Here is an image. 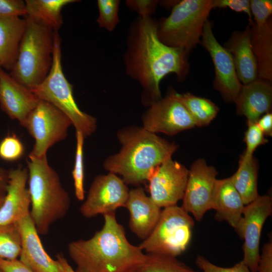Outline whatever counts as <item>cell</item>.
I'll use <instances>...</instances> for the list:
<instances>
[{"label": "cell", "instance_id": "obj_1", "mask_svg": "<svg viewBox=\"0 0 272 272\" xmlns=\"http://www.w3.org/2000/svg\"><path fill=\"white\" fill-rule=\"evenodd\" d=\"M157 29L158 20L152 16L133 19L123 58L126 75L141 86L142 102L148 107L162 97L160 85L166 76L173 74L182 82L190 71V53L163 43Z\"/></svg>", "mask_w": 272, "mask_h": 272}, {"label": "cell", "instance_id": "obj_2", "mask_svg": "<svg viewBox=\"0 0 272 272\" xmlns=\"http://www.w3.org/2000/svg\"><path fill=\"white\" fill-rule=\"evenodd\" d=\"M102 229L87 240L68 245L69 254L76 272H131L145 259L146 254L128 241L115 212L103 215Z\"/></svg>", "mask_w": 272, "mask_h": 272}, {"label": "cell", "instance_id": "obj_3", "mask_svg": "<svg viewBox=\"0 0 272 272\" xmlns=\"http://www.w3.org/2000/svg\"><path fill=\"white\" fill-rule=\"evenodd\" d=\"M121 145L119 152L109 156L104 168L122 177L127 185L140 186L148 181L154 170L171 158L178 145L151 132L143 127L130 126L117 133Z\"/></svg>", "mask_w": 272, "mask_h": 272}, {"label": "cell", "instance_id": "obj_4", "mask_svg": "<svg viewBox=\"0 0 272 272\" xmlns=\"http://www.w3.org/2000/svg\"><path fill=\"white\" fill-rule=\"evenodd\" d=\"M28 159L30 216L39 235H46L51 225L66 215L71 200L47 156L28 155Z\"/></svg>", "mask_w": 272, "mask_h": 272}, {"label": "cell", "instance_id": "obj_5", "mask_svg": "<svg viewBox=\"0 0 272 272\" xmlns=\"http://www.w3.org/2000/svg\"><path fill=\"white\" fill-rule=\"evenodd\" d=\"M18 56L9 73L32 90L46 78L53 60L54 31L27 16Z\"/></svg>", "mask_w": 272, "mask_h": 272}, {"label": "cell", "instance_id": "obj_6", "mask_svg": "<svg viewBox=\"0 0 272 272\" xmlns=\"http://www.w3.org/2000/svg\"><path fill=\"white\" fill-rule=\"evenodd\" d=\"M73 86L67 81L61 64V39L54 32L52 64L46 78L32 91L39 100L49 102L71 121L76 131L84 137L91 135L97 128L96 118L82 111L73 95Z\"/></svg>", "mask_w": 272, "mask_h": 272}, {"label": "cell", "instance_id": "obj_7", "mask_svg": "<svg viewBox=\"0 0 272 272\" xmlns=\"http://www.w3.org/2000/svg\"><path fill=\"white\" fill-rule=\"evenodd\" d=\"M213 0H182L158 20V36L166 45L190 53L198 44L213 9Z\"/></svg>", "mask_w": 272, "mask_h": 272}, {"label": "cell", "instance_id": "obj_8", "mask_svg": "<svg viewBox=\"0 0 272 272\" xmlns=\"http://www.w3.org/2000/svg\"><path fill=\"white\" fill-rule=\"evenodd\" d=\"M194 225L192 218L181 207L164 208L154 229L139 246L147 253L176 257L189 245Z\"/></svg>", "mask_w": 272, "mask_h": 272}, {"label": "cell", "instance_id": "obj_9", "mask_svg": "<svg viewBox=\"0 0 272 272\" xmlns=\"http://www.w3.org/2000/svg\"><path fill=\"white\" fill-rule=\"evenodd\" d=\"M72 125L70 119L58 109L40 100L22 125L35 140L29 155L35 157L47 156L49 149L67 137Z\"/></svg>", "mask_w": 272, "mask_h": 272}, {"label": "cell", "instance_id": "obj_10", "mask_svg": "<svg viewBox=\"0 0 272 272\" xmlns=\"http://www.w3.org/2000/svg\"><path fill=\"white\" fill-rule=\"evenodd\" d=\"M143 127L154 133L173 135L195 126L178 93L170 88L165 97L152 103L142 117Z\"/></svg>", "mask_w": 272, "mask_h": 272}, {"label": "cell", "instance_id": "obj_11", "mask_svg": "<svg viewBox=\"0 0 272 272\" xmlns=\"http://www.w3.org/2000/svg\"><path fill=\"white\" fill-rule=\"evenodd\" d=\"M272 201L267 195H259L245 206L242 217L235 228L244 239L242 261L251 272H257L259 258V243L262 229L267 218L271 215Z\"/></svg>", "mask_w": 272, "mask_h": 272}, {"label": "cell", "instance_id": "obj_12", "mask_svg": "<svg viewBox=\"0 0 272 272\" xmlns=\"http://www.w3.org/2000/svg\"><path fill=\"white\" fill-rule=\"evenodd\" d=\"M200 44L209 52L214 66V88L227 103L234 102L242 86L236 72L232 56L215 37L212 25L206 22Z\"/></svg>", "mask_w": 272, "mask_h": 272}, {"label": "cell", "instance_id": "obj_13", "mask_svg": "<svg viewBox=\"0 0 272 272\" xmlns=\"http://www.w3.org/2000/svg\"><path fill=\"white\" fill-rule=\"evenodd\" d=\"M250 3L253 22L248 25L258 78L272 82V1L250 0Z\"/></svg>", "mask_w": 272, "mask_h": 272}, {"label": "cell", "instance_id": "obj_14", "mask_svg": "<svg viewBox=\"0 0 272 272\" xmlns=\"http://www.w3.org/2000/svg\"><path fill=\"white\" fill-rule=\"evenodd\" d=\"M129 191L126 184L115 174L109 172L98 175L93 180L80 212L86 218L115 212L118 208L124 207Z\"/></svg>", "mask_w": 272, "mask_h": 272}, {"label": "cell", "instance_id": "obj_15", "mask_svg": "<svg viewBox=\"0 0 272 272\" xmlns=\"http://www.w3.org/2000/svg\"><path fill=\"white\" fill-rule=\"evenodd\" d=\"M218 172L203 159L194 162L189 170L182 208L190 213L197 221L212 209L213 198Z\"/></svg>", "mask_w": 272, "mask_h": 272}, {"label": "cell", "instance_id": "obj_16", "mask_svg": "<svg viewBox=\"0 0 272 272\" xmlns=\"http://www.w3.org/2000/svg\"><path fill=\"white\" fill-rule=\"evenodd\" d=\"M188 173L186 167L171 158L165 160L148 180L150 197L161 208L176 205L183 197Z\"/></svg>", "mask_w": 272, "mask_h": 272}, {"label": "cell", "instance_id": "obj_17", "mask_svg": "<svg viewBox=\"0 0 272 272\" xmlns=\"http://www.w3.org/2000/svg\"><path fill=\"white\" fill-rule=\"evenodd\" d=\"M39 99L32 90L0 70V108L11 119L23 125Z\"/></svg>", "mask_w": 272, "mask_h": 272}, {"label": "cell", "instance_id": "obj_18", "mask_svg": "<svg viewBox=\"0 0 272 272\" xmlns=\"http://www.w3.org/2000/svg\"><path fill=\"white\" fill-rule=\"evenodd\" d=\"M21 237L19 260L34 272H62L58 261L43 248L30 214L17 222Z\"/></svg>", "mask_w": 272, "mask_h": 272}, {"label": "cell", "instance_id": "obj_19", "mask_svg": "<svg viewBox=\"0 0 272 272\" xmlns=\"http://www.w3.org/2000/svg\"><path fill=\"white\" fill-rule=\"evenodd\" d=\"M28 179L27 168L18 167L9 170L7 192L0 207V226L16 223L30 214Z\"/></svg>", "mask_w": 272, "mask_h": 272}, {"label": "cell", "instance_id": "obj_20", "mask_svg": "<svg viewBox=\"0 0 272 272\" xmlns=\"http://www.w3.org/2000/svg\"><path fill=\"white\" fill-rule=\"evenodd\" d=\"M124 207L129 212L130 230L138 238L145 240L157 223L161 208L146 194L141 186L129 190Z\"/></svg>", "mask_w": 272, "mask_h": 272}, {"label": "cell", "instance_id": "obj_21", "mask_svg": "<svg viewBox=\"0 0 272 272\" xmlns=\"http://www.w3.org/2000/svg\"><path fill=\"white\" fill-rule=\"evenodd\" d=\"M272 82L257 78L242 85L234 102L238 115L244 116L247 122H256L272 106Z\"/></svg>", "mask_w": 272, "mask_h": 272}, {"label": "cell", "instance_id": "obj_22", "mask_svg": "<svg viewBox=\"0 0 272 272\" xmlns=\"http://www.w3.org/2000/svg\"><path fill=\"white\" fill-rule=\"evenodd\" d=\"M224 47L232 56L238 78L242 85L258 78L257 61L252 48L249 25L243 30L233 31Z\"/></svg>", "mask_w": 272, "mask_h": 272}, {"label": "cell", "instance_id": "obj_23", "mask_svg": "<svg viewBox=\"0 0 272 272\" xmlns=\"http://www.w3.org/2000/svg\"><path fill=\"white\" fill-rule=\"evenodd\" d=\"M244 207L230 177L216 180L212 209L216 211L217 220L225 221L235 229L242 217Z\"/></svg>", "mask_w": 272, "mask_h": 272}, {"label": "cell", "instance_id": "obj_24", "mask_svg": "<svg viewBox=\"0 0 272 272\" xmlns=\"http://www.w3.org/2000/svg\"><path fill=\"white\" fill-rule=\"evenodd\" d=\"M26 24L24 18H0V64L7 71L16 62Z\"/></svg>", "mask_w": 272, "mask_h": 272}, {"label": "cell", "instance_id": "obj_25", "mask_svg": "<svg viewBox=\"0 0 272 272\" xmlns=\"http://www.w3.org/2000/svg\"><path fill=\"white\" fill-rule=\"evenodd\" d=\"M27 16L46 26L54 31H58L63 23L62 9L77 0H26Z\"/></svg>", "mask_w": 272, "mask_h": 272}, {"label": "cell", "instance_id": "obj_26", "mask_svg": "<svg viewBox=\"0 0 272 272\" xmlns=\"http://www.w3.org/2000/svg\"><path fill=\"white\" fill-rule=\"evenodd\" d=\"M230 178L245 206L259 195L257 190L258 164L253 156L245 158L242 155L236 172Z\"/></svg>", "mask_w": 272, "mask_h": 272}, {"label": "cell", "instance_id": "obj_27", "mask_svg": "<svg viewBox=\"0 0 272 272\" xmlns=\"http://www.w3.org/2000/svg\"><path fill=\"white\" fill-rule=\"evenodd\" d=\"M178 97L193 119L195 126L209 124L219 112V107L208 99L189 92L178 93Z\"/></svg>", "mask_w": 272, "mask_h": 272}, {"label": "cell", "instance_id": "obj_28", "mask_svg": "<svg viewBox=\"0 0 272 272\" xmlns=\"http://www.w3.org/2000/svg\"><path fill=\"white\" fill-rule=\"evenodd\" d=\"M131 272H200L193 270L176 257L149 253Z\"/></svg>", "mask_w": 272, "mask_h": 272}, {"label": "cell", "instance_id": "obj_29", "mask_svg": "<svg viewBox=\"0 0 272 272\" xmlns=\"http://www.w3.org/2000/svg\"><path fill=\"white\" fill-rule=\"evenodd\" d=\"M21 250V237L17 223L0 226V259H17Z\"/></svg>", "mask_w": 272, "mask_h": 272}, {"label": "cell", "instance_id": "obj_30", "mask_svg": "<svg viewBox=\"0 0 272 272\" xmlns=\"http://www.w3.org/2000/svg\"><path fill=\"white\" fill-rule=\"evenodd\" d=\"M98 17L96 22L99 27L108 32L113 31L120 22L119 0H98Z\"/></svg>", "mask_w": 272, "mask_h": 272}, {"label": "cell", "instance_id": "obj_31", "mask_svg": "<svg viewBox=\"0 0 272 272\" xmlns=\"http://www.w3.org/2000/svg\"><path fill=\"white\" fill-rule=\"evenodd\" d=\"M76 149L75 160L72 176L74 180L75 193L79 200H83L85 198L84 190V167L83 147L85 138L83 134L76 131Z\"/></svg>", "mask_w": 272, "mask_h": 272}, {"label": "cell", "instance_id": "obj_32", "mask_svg": "<svg viewBox=\"0 0 272 272\" xmlns=\"http://www.w3.org/2000/svg\"><path fill=\"white\" fill-rule=\"evenodd\" d=\"M25 147L14 133H9L0 141V158L7 162H15L24 155Z\"/></svg>", "mask_w": 272, "mask_h": 272}, {"label": "cell", "instance_id": "obj_33", "mask_svg": "<svg viewBox=\"0 0 272 272\" xmlns=\"http://www.w3.org/2000/svg\"><path fill=\"white\" fill-rule=\"evenodd\" d=\"M247 129L245 133L244 141L246 144V150L242 156L250 158L253 155L256 149L268 142L256 122H247Z\"/></svg>", "mask_w": 272, "mask_h": 272}, {"label": "cell", "instance_id": "obj_34", "mask_svg": "<svg viewBox=\"0 0 272 272\" xmlns=\"http://www.w3.org/2000/svg\"><path fill=\"white\" fill-rule=\"evenodd\" d=\"M195 264L202 270L201 272H251L242 261L232 267H223L213 264L206 257L198 255L196 258Z\"/></svg>", "mask_w": 272, "mask_h": 272}, {"label": "cell", "instance_id": "obj_35", "mask_svg": "<svg viewBox=\"0 0 272 272\" xmlns=\"http://www.w3.org/2000/svg\"><path fill=\"white\" fill-rule=\"evenodd\" d=\"M25 2L22 0H0V18L25 17Z\"/></svg>", "mask_w": 272, "mask_h": 272}, {"label": "cell", "instance_id": "obj_36", "mask_svg": "<svg viewBox=\"0 0 272 272\" xmlns=\"http://www.w3.org/2000/svg\"><path fill=\"white\" fill-rule=\"evenodd\" d=\"M213 8H229L236 12H242L247 14L249 25L253 22L251 12L250 3L249 0H213Z\"/></svg>", "mask_w": 272, "mask_h": 272}, {"label": "cell", "instance_id": "obj_37", "mask_svg": "<svg viewBox=\"0 0 272 272\" xmlns=\"http://www.w3.org/2000/svg\"><path fill=\"white\" fill-rule=\"evenodd\" d=\"M126 7L132 12H136L138 16H152L158 5L157 0H127Z\"/></svg>", "mask_w": 272, "mask_h": 272}, {"label": "cell", "instance_id": "obj_38", "mask_svg": "<svg viewBox=\"0 0 272 272\" xmlns=\"http://www.w3.org/2000/svg\"><path fill=\"white\" fill-rule=\"evenodd\" d=\"M257 272H272V240L271 236L265 243L259 255Z\"/></svg>", "mask_w": 272, "mask_h": 272}, {"label": "cell", "instance_id": "obj_39", "mask_svg": "<svg viewBox=\"0 0 272 272\" xmlns=\"http://www.w3.org/2000/svg\"><path fill=\"white\" fill-rule=\"evenodd\" d=\"M0 270L1 272H34L18 259H0Z\"/></svg>", "mask_w": 272, "mask_h": 272}, {"label": "cell", "instance_id": "obj_40", "mask_svg": "<svg viewBox=\"0 0 272 272\" xmlns=\"http://www.w3.org/2000/svg\"><path fill=\"white\" fill-rule=\"evenodd\" d=\"M265 136L272 135V113L267 112L262 115L256 122Z\"/></svg>", "mask_w": 272, "mask_h": 272}, {"label": "cell", "instance_id": "obj_41", "mask_svg": "<svg viewBox=\"0 0 272 272\" xmlns=\"http://www.w3.org/2000/svg\"><path fill=\"white\" fill-rule=\"evenodd\" d=\"M9 170L0 166V195H5L9 182Z\"/></svg>", "mask_w": 272, "mask_h": 272}, {"label": "cell", "instance_id": "obj_42", "mask_svg": "<svg viewBox=\"0 0 272 272\" xmlns=\"http://www.w3.org/2000/svg\"><path fill=\"white\" fill-rule=\"evenodd\" d=\"M56 260L59 263L62 272H76L62 254L58 253L57 254Z\"/></svg>", "mask_w": 272, "mask_h": 272}, {"label": "cell", "instance_id": "obj_43", "mask_svg": "<svg viewBox=\"0 0 272 272\" xmlns=\"http://www.w3.org/2000/svg\"><path fill=\"white\" fill-rule=\"evenodd\" d=\"M179 1H158V5L167 9L172 8L179 2Z\"/></svg>", "mask_w": 272, "mask_h": 272}, {"label": "cell", "instance_id": "obj_44", "mask_svg": "<svg viewBox=\"0 0 272 272\" xmlns=\"http://www.w3.org/2000/svg\"><path fill=\"white\" fill-rule=\"evenodd\" d=\"M5 195H0V207L4 202Z\"/></svg>", "mask_w": 272, "mask_h": 272}, {"label": "cell", "instance_id": "obj_45", "mask_svg": "<svg viewBox=\"0 0 272 272\" xmlns=\"http://www.w3.org/2000/svg\"><path fill=\"white\" fill-rule=\"evenodd\" d=\"M1 69H2V67H1V64H0V70H1Z\"/></svg>", "mask_w": 272, "mask_h": 272}, {"label": "cell", "instance_id": "obj_46", "mask_svg": "<svg viewBox=\"0 0 272 272\" xmlns=\"http://www.w3.org/2000/svg\"><path fill=\"white\" fill-rule=\"evenodd\" d=\"M0 272H1V271L0 270Z\"/></svg>", "mask_w": 272, "mask_h": 272}]
</instances>
